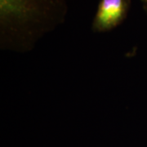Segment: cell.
<instances>
[{"label":"cell","mask_w":147,"mask_h":147,"mask_svg":"<svg viewBox=\"0 0 147 147\" xmlns=\"http://www.w3.org/2000/svg\"><path fill=\"white\" fill-rule=\"evenodd\" d=\"M131 0H100L92 29L95 33H105L115 29L126 20Z\"/></svg>","instance_id":"7a4b0ae2"},{"label":"cell","mask_w":147,"mask_h":147,"mask_svg":"<svg viewBox=\"0 0 147 147\" xmlns=\"http://www.w3.org/2000/svg\"><path fill=\"white\" fill-rule=\"evenodd\" d=\"M65 0H0L1 47L28 51L63 23Z\"/></svg>","instance_id":"6da1fadb"},{"label":"cell","mask_w":147,"mask_h":147,"mask_svg":"<svg viewBox=\"0 0 147 147\" xmlns=\"http://www.w3.org/2000/svg\"><path fill=\"white\" fill-rule=\"evenodd\" d=\"M142 3V7H143V9L145 10V11L146 12L147 14V0H141Z\"/></svg>","instance_id":"3957f363"}]
</instances>
